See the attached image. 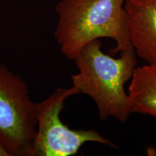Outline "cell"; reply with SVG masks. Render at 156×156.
I'll return each instance as SVG.
<instances>
[{"instance_id":"cell-1","label":"cell","mask_w":156,"mask_h":156,"mask_svg":"<svg viewBox=\"0 0 156 156\" xmlns=\"http://www.w3.org/2000/svg\"><path fill=\"white\" fill-rule=\"evenodd\" d=\"M99 39L93 41L76 56L78 73L71 76L73 86L94 101L101 120L112 117L125 122L131 112L124 85L136 67V53L126 50L113 58L103 53Z\"/></svg>"},{"instance_id":"cell-2","label":"cell","mask_w":156,"mask_h":156,"mask_svg":"<svg viewBox=\"0 0 156 156\" xmlns=\"http://www.w3.org/2000/svg\"><path fill=\"white\" fill-rule=\"evenodd\" d=\"M125 0H61L56 6L58 23L54 38L62 53L75 59L88 43L112 38L114 53L134 49L126 26Z\"/></svg>"},{"instance_id":"cell-3","label":"cell","mask_w":156,"mask_h":156,"mask_svg":"<svg viewBox=\"0 0 156 156\" xmlns=\"http://www.w3.org/2000/svg\"><path fill=\"white\" fill-rule=\"evenodd\" d=\"M37 103L28 85L0 63V145L10 156H33Z\"/></svg>"},{"instance_id":"cell-4","label":"cell","mask_w":156,"mask_h":156,"mask_svg":"<svg viewBox=\"0 0 156 156\" xmlns=\"http://www.w3.org/2000/svg\"><path fill=\"white\" fill-rule=\"evenodd\" d=\"M80 94L75 87L58 88L47 98L37 103V129L33 156H71L76 155L84 144L97 142L116 145L94 129H73L60 119L65 101Z\"/></svg>"},{"instance_id":"cell-5","label":"cell","mask_w":156,"mask_h":156,"mask_svg":"<svg viewBox=\"0 0 156 156\" xmlns=\"http://www.w3.org/2000/svg\"><path fill=\"white\" fill-rule=\"evenodd\" d=\"M124 12L136 54L147 64H156V0H125Z\"/></svg>"},{"instance_id":"cell-6","label":"cell","mask_w":156,"mask_h":156,"mask_svg":"<svg viewBox=\"0 0 156 156\" xmlns=\"http://www.w3.org/2000/svg\"><path fill=\"white\" fill-rule=\"evenodd\" d=\"M127 93L131 114L156 117V64L136 67Z\"/></svg>"},{"instance_id":"cell-7","label":"cell","mask_w":156,"mask_h":156,"mask_svg":"<svg viewBox=\"0 0 156 156\" xmlns=\"http://www.w3.org/2000/svg\"><path fill=\"white\" fill-rule=\"evenodd\" d=\"M0 156H10L7 153V151L1 145H0Z\"/></svg>"}]
</instances>
